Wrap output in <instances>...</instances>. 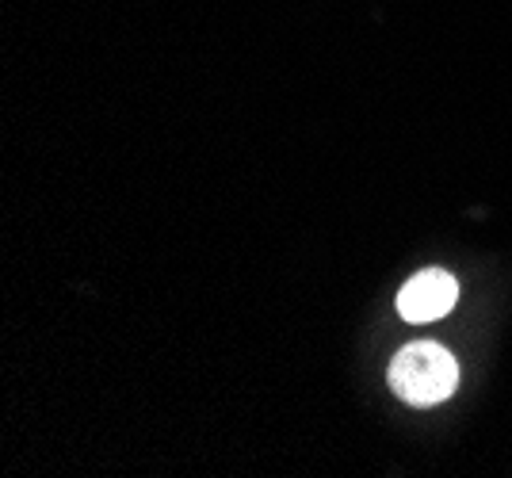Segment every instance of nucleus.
<instances>
[{"instance_id": "f257e3e1", "label": "nucleus", "mask_w": 512, "mask_h": 478, "mask_svg": "<svg viewBox=\"0 0 512 478\" xmlns=\"http://www.w3.org/2000/svg\"><path fill=\"white\" fill-rule=\"evenodd\" d=\"M390 387L413 406H436L459 387V364L448 348L409 345L390 364Z\"/></svg>"}, {"instance_id": "f03ea898", "label": "nucleus", "mask_w": 512, "mask_h": 478, "mask_svg": "<svg viewBox=\"0 0 512 478\" xmlns=\"http://www.w3.org/2000/svg\"><path fill=\"white\" fill-rule=\"evenodd\" d=\"M455 299H459V283L451 280L448 272H440V268H428V272H417L402 287L398 314L406 322H436L455 306Z\"/></svg>"}]
</instances>
